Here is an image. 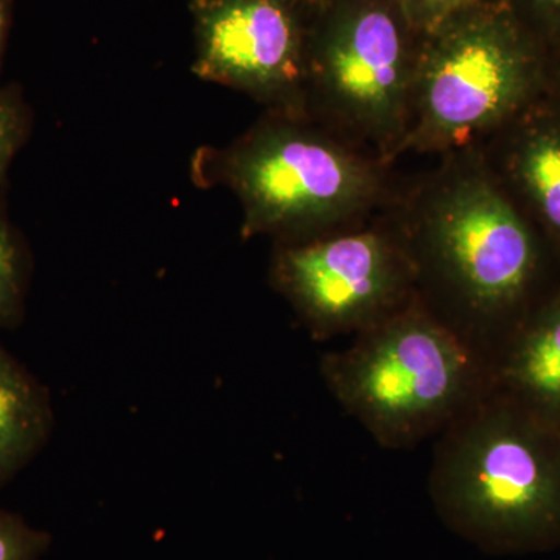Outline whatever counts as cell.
Masks as SVG:
<instances>
[{
    "mask_svg": "<svg viewBox=\"0 0 560 560\" xmlns=\"http://www.w3.org/2000/svg\"><path fill=\"white\" fill-rule=\"evenodd\" d=\"M515 16L523 13L536 18L545 27H560V0H503Z\"/></svg>",
    "mask_w": 560,
    "mask_h": 560,
    "instance_id": "16",
    "label": "cell"
},
{
    "mask_svg": "<svg viewBox=\"0 0 560 560\" xmlns=\"http://www.w3.org/2000/svg\"><path fill=\"white\" fill-rule=\"evenodd\" d=\"M319 368L338 404L390 451L444 433L492 386L488 353L418 296Z\"/></svg>",
    "mask_w": 560,
    "mask_h": 560,
    "instance_id": "3",
    "label": "cell"
},
{
    "mask_svg": "<svg viewBox=\"0 0 560 560\" xmlns=\"http://www.w3.org/2000/svg\"><path fill=\"white\" fill-rule=\"evenodd\" d=\"M54 425L49 389L0 341V489L43 452Z\"/></svg>",
    "mask_w": 560,
    "mask_h": 560,
    "instance_id": "11",
    "label": "cell"
},
{
    "mask_svg": "<svg viewBox=\"0 0 560 560\" xmlns=\"http://www.w3.org/2000/svg\"><path fill=\"white\" fill-rule=\"evenodd\" d=\"M422 33L399 0H329L313 11L305 114L389 165L404 158Z\"/></svg>",
    "mask_w": 560,
    "mask_h": 560,
    "instance_id": "6",
    "label": "cell"
},
{
    "mask_svg": "<svg viewBox=\"0 0 560 560\" xmlns=\"http://www.w3.org/2000/svg\"><path fill=\"white\" fill-rule=\"evenodd\" d=\"M311 16L300 0H210L195 70L275 113L305 114Z\"/></svg>",
    "mask_w": 560,
    "mask_h": 560,
    "instance_id": "8",
    "label": "cell"
},
{
    "mask_svg": "<svg viewBox=\"0 0 560 560\" xmlns=\"http://www.w3.org/2000/svg\"><path fill=\"white\" fill-rule=\"evenodd\" d=\"M490 390L560 433V296L529 308L490 355Z\"/></svg>",
    "mask_w": 560,
    "mask_h": 560,
    "instance_id": "9",
    "label": "cell"
},
{
    "mask_svg": "<svg viewBox=\"0 0 560 560\" xmlns=\"http://www.w3.org/2000/svg\"><path fill=\"white\" fill-rule=\"evenodd\" d=\"M300 2L305 7V9L313 13V11L318 10L319 7H323L324 3L329 2V0H300Z\"/></svg>",
    "mask_w": 560,
    "mask_h": 560,
    "instance_id": "17",
    "label": "cell"
},
{
    "mask_svg": "<svg viewBox=\"0 0 560 560\" xmlns=\"http://www.w3.org/2000/svg\"><path fill=\"white\" fill-rule=\"evenodd\" d=\"M477 0H399L401 9L419 33L434 27Z\"/></svg>",
    "mask_w": 560,
    "mask_h": 560,
    "instance_id": "15",
    "label": "cell"
},
{
    "mask_svg": "<svg viewBox=\"0 0 560 560\" xmlns=\"http://www.w3.org/2000/svg\"><path fill=\"white\" fill-rule=\"evenodd\" d=\"M50 544L47 530L35 528L16 512L0 510V560H39Z\"/></svg>",
    "mask_w": 560,
    "mask_h": 560,
    "instance_id": "13",
    "label": "cell"
},
{
    "mask_svg": "<svg viewBox=\"0 0 560 560\" xmlns=\"http://www.w3.org/2000/svg\"><path fill=\"white\" fill-rule=\"evenodd\" d=\"M27 279V250L0 213V329H14L22 323Z\"/></svg>",
    "mask_w": 560,
    "mask_h": 560,
    "instance_id": "12",
    "label": "cell"
},
{
    "mask_svg": "<svg viewBox=\"0 0 560 560\" xmlns=\"http://www.w3.org/2000/svg\"><path fill=\"white\" fill-rule=\"evenodd\" d=\"M503 191L517 189L560 241V128L521 125L517 116L475 145Z\"/></svg>",
    "mask_w": 560,
    "mask_h": 560,
    "instance_id": "10",
    "label": "cell"
},
{
    "mask_svg": "<svg viewBox=\"0 0 560 560\" xmlns=\"http://www.w3.org/2000/svg\"><path fill=\"white\" fill-rule=\"evenodd\" d=\"M430 495L442 522L490 555L560 548V433L486 394L440 434Z\"/></svg>",
    "mask_w": 560,
    "mask_h": 560,
    "instance_id": "2",
    "label": "cell"
},
{
    "mask_svg": "<svg viewBox=\"0 0 560 560\" xmlns=\"http://www.w3.org/2000/svg\"><path fill=\"white\" fill-rule=\"evenodd\" d=\"M2 33H3V18H2V9H0V43H2Z\"/></svg>",
    "mask_w": 560,
    "mask_h": 560,
    "instance_id": "18",
    "label": "cell"
},
{
    "mask_svg": "<svg viewBox=\"0 0 560 560\" xmlns=\"http://www.w3.org/2000/svg\"><path fill=\"white\" fill-rule=\"evenodd\" d=\"M540 58L503 0H477L422 33L404 156L478 145L528 106Z\"/></svg>",
    "mask_w": 560,
    "mask_h": 560,
    "instance_id": "5",
    "label": "cell"
},
{
    "mask_svg": "<svg viewBox=\"0 0 560 560\" xmlns=\"http://www.w3.org/2000/svg\"><path fill=\"white\" fill-rule=\"evenodd\" d=\"M25 135V113L13 94L0 91V178L9 168Z\"/></svg>",
    "mask_w": 560,
    "mask_h": 560,
    "instance_id": "14",
    "label": "cell"
},
{
    "mask_svg": "<svg viewBox=\"0 0 560 560\" xmlns=\"http://www.w3.org/2000/svg\"><path fill=\"white\" fill-rule=\"evenodd\" d=\"M382 217L410 257L418 298L492 355L529 311L540 250L475 147L400 179Z\"/></svg>",
    "mask_w": 560,
    "mask_h": 560,
    "instance_id": "1",
    "label": "cell"
},
{
    "mask_svg": "<svg viewBox=\"0 0 560 560\" xmlns=\"http://www.w3.org/2000/svg\"><path fill=\"white\" fill-rule=\"evenodd\" d=\"M276 248L272 287L318 340L360 334L418 296L410 257L382 213L361 226Z\"/></svg>",
    "mask_w": 560,
    "mask_h": 560,
    "instance_id": "7",
    "label": "cell"
},
{
    "mask_svg": "<svg viewBox=\"0 0 560 560\" xmlns=\"http://www.w3.org/2000/svg\"><path fill=\"white\" fill-rule=\"evenodd\" d=\"M243 208L242 235L311 241L361 226L385 209L400 178L307 114L270 110L221 161Z\"/></svg>",
    "mask_w": 560,
    "mask_h": 560,
    "instance_id": "4",
    "label": "cell"
}]
</instances>
